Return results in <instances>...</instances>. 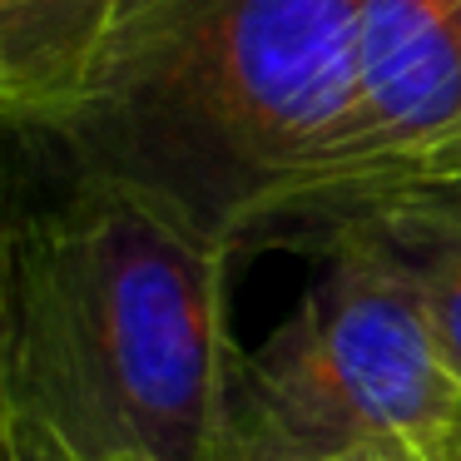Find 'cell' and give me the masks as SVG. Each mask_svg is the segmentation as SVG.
Segmentation results:
<instances>
[{
	"label": "cell",
	"instance_id": "obj_1",
	"mask_svg": "<svg viewBox=\"0 0 461 461\" xmlns=\"http://www.w3.org/2000/svg\"><path fill=\"white\" fill-rule=\"evenodd\" d=\"M229 249L110 184L5 243V431L55 461H229Z\"/></svg>",
	"mask_w": 461,
	"mask_h": 461
},
{
	"label": "cell",
	"instance_id": "obj_2",
	"mask_svg": "<svg viewBox=\"0 0 461 461\" xmlns=\"http://www.w3.org/2000/svg\"><path fill=\"white\" fill-rule=\"evenodd\" d=\"M357 0H120L50 144L239 253L263 243L348 95Z\"/></svg>",
	"mask_w": 461,
	"mask_h": 461
},
{
	"label": "cell",
	"instance_id": "obj_3",
	"mask_svg": "<svg viewBox=\"0 0 461 461\" xmlns=\"http://www.w3.org/2000/svg\"><path fill=\"white\" fill-rule=\"evenodd\" d=\"M322 258L298 308L239 357L229 461H461V387L411 263L377 229Z\"/></svg>",
	"mask_w": 461,
	"mask_h": 461
},
{
	"label": "cell",
	"instance_id": "obj_4",
	"mask_svg": "<svg viewBox=\"0 0 461 461\" xmlns=\"http://www.w3.org/2000/svg\"><path fill=\"white\" fill-rule=\"evenodd\" d=\"M461 189V0H357L348 95L263 243L342 233Z\"/></svg>",
	"mask_w": 461,
	"mask_h": 461
},
{
	"label": "cell",
	"instance_id": "obj_5",
	"mask_svg": "<svg viewBox=\"0 0 461 461\" xmlns=\"http://www.w3.org/2000/svg\"><path fill=\"white\" fill-rule=\"evenodd\" d=\"M120 0H0V104L50 140L85 95Z\"/></svg>",
	"mask_w": 461,
	"mask_h": 461
},
{
	"label": "cell",
	"instance_id": "obj_6",
	"mask_svg": "<svg viewBox=\"0 0 461 461\" xmlns=\"http://www.w3.org/2000/svg\"><path fill=\"white\" fill-rule=\"evenodd\" d=\"M367 229L387 233L402 249V258L411 263L427 298V318L437 332V348L447 357L451 377L461 387V223L441 219H382Z\"/></svg>",
	"mask_w": 461,
	"mask_h": 461
},
{
	"label": "cell",
	"instance_id": "obj_7",
	"mask_svg": "<svg viewBox=\"0 0 461 461\" xmlns=\"http://www.w3.org/2000/svg\"><path fill=\"white\" fill-rule=\"evenodd\" d=\"M392 219H441V223H461V189L441 194V199H431V203H417V209H407V213H392ZM377 223H382V219H377Z\"/></svg>",
	"mask_w": 461,
	"mask_h": 461
},
{
	"label": "cell",
	"instance_id": "obj_8",
	"mask_svg": "<svg viewBox=\"0 0 461 461\" xmlns=\"http://www.w3.org/2000/svg\"><path fill=\"white\" fill-rule=\"evenodd\" d=\"M5 451H11V461H55V456H45L35 441H25L21 431H5Z\"/></svg>",
	"mask_w": 461,
	"mask_h": 461
},
{
	"label": "cell",
	"instance_id": "obj_9",
	"mask_svg": "<svg viewBox=\"0 0 461 461\" xmlns=\"http://www.w3.org/2000/svg\"><path fill=\"white\" fill-rule=\"evenodd\" d=\"M342 461H397V456H382V451H357V456H342Z\"/></svg>",
	"mask_w": 461,
	"mask_h": 461
}]
</instances>
